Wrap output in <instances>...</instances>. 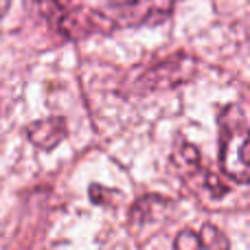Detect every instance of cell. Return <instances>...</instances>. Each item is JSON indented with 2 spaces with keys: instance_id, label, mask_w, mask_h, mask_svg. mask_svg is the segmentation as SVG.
I'll use <instances>...</instances> for the list:
<instances>
[{
  "instance_id": "cell-8",
  "label": "cell",
  "mask_w": 250,
  "mask_h": 250,
  "mask_svg": "<svg viewBox=\"0 0 250 250\" xmlns=\"http://www.w3.org/2000/svg\"><path fill=\"white\" fill-rule=\"evenodd\" d=\"M26 138L33 143L38 149L42 151H51L64 141L66 136V123L60 117H51V119H42L31 125H26Z\"/></svg>"
},
{
  "instance_id": "cell-3",
  "label": "cell",
  "mask_w": 250,
  "mask_h": 250,
  "mask_svg": "<svg viewBox=\"0 0 250 250\" xmlns=\"http://www.w3.org/2000/svg\"><path fill=\"white\" fill-rule=\"evenodd\" d=\"M195 60L189 55H171L165 60L156 62V64H141L134 68L125 79V90L134 92V95H149V92L169 90V88L182 86V83L191 82L195 75Z\"/></svg>"
},
{
  "instance_id": "cell-2",
  "label": "cell",
  "mask_w": 250,
  "mask_h": 250,
  "mask_svg": "<svg viewBox=\"0 0 250 250\" xmlns=\"http://www.w3.org/2000/svg\"><path fill=\"white\" fill-rule=\"evenodd\" d=\"M220 167L229 180L248 182V117L244 105H226L220 112Z\"/></svg>"
},
{
  "instance_id": "cell-10",
  "label": "cell",
  "mask_w": 250,
  "mask_h": 250,
  "mask_svg": "<svg viewBox=\"0 0 250 250\" xmlns=\"http://www.w3.org/2000/svg\"><path fill=\"white\" fill-rule=\"evenodd\" d=\"M0 250H7V248H4V244H2V242H0Z\"/></svg>"
},
{
  "instance_id": "cell-9",
  "label": "cell",
  "mask_w": 250,
  "mask_h": 250,
  "mask_svg": "<svg viewBox=\"0 0 250 250\" xmlns=\"http://www.w3.org/2000/svg\"><path fill=\"white\" fill-rule=\"evenodd\" d=\"M9 4H11V0H0V18L9 11Z\"/></svg>"
},
{
  "instance_id": "cell-6",
  "label": "cell",
  "mask_w": 250,
  "mask_h": 250,
  "mask_svg": "<svg viewBox=\"0 0 250 250\" xmlns=\"http://www.w3.org/2000/svg\"><path fill=\"white\" fill-rule=\"evenodd\" d=\"M176 204L167 198L160 195H145V198L136 200L129 211V226L136 233H147L151 229H158L160 224H165V220L169 217V213L173 211Z\"/></svg>"
},
{
  "instance_id": "cell-7",
  "label": "cell",
  "mask_w": 250,
  "mask_h": 250,
  "mask_svg": "<svg viewBox=\"0 0 250 250\" xmlns=\"http://www.w3.org/2000/svg\"><path fill=\"white\" fill-rule=\"evenodd\" d=\"M173 250H230V242L215 224L207 222L198 230H180L173 239Z\"/></svg>"
},
{
  "instance_id": "cell-5",
  "label": "cell",
  "mask_w": 250,
  "mask_h": 250,
  "mask_svg": "<svg viewBox=\"0 0 250 250\" xmlns=\"http://www.w3.org/2000/svg\"><path fill=\"white\" fill-rule=\"evenodd\" d=\"M173 165H176V171L182 180H191L198 185L200 191L208 193L213 200H220L229 193L230 187L222 180V176H217L215 171H208L202 165V156H200V149L193 147L191 143L180 141L173 149L171 156Z\"/></svg>"
},
{
  "instance_id": "cell-4",
  "label": "cell",
  "mask_w": 250,
  "mask_h": 250,
  "mask_svg": "<svg viewBox=\"0 0 250 250\" xmlns=\"http://www.w3.org/2000/svg\"><path fill=\"white\" fill-rule=\"evenodd\" d=\"M176 7V0H110L105 11H101L110 20V24L138 29L154 26L169 20Z\"/></svg>"
},
{
  "instance_id": "cell-1",
  "label": "cell",
  "mask_w": 250,
  "mask_h": 250,
  "mask_svg": "<svg viewBox=\"0 0 250 250\" xmlns=\"http://www.w3.org/2000/svg\"><path fill=\"white\" fill-rule=\"evenodd\" d=\"M31 7L53 33L70 42L97 33H112L114 29L104 13L90 9L83 0H31Z\"/></svg>"
}]
</instances>
